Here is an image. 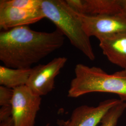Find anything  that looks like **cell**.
<instances>
[{
  "label": "cell",
  "instance_id": "9a60e30c",
  "mask_svg": "<svg viewBox=\"0 0 126 126\" xmlns=\"http://www.w3.org/2000/svg\"><path fill=\"white\" fill-rule=\"evenodd\" d=\"M12 116L11 106L0 107V122L4 121Z\"/></svg>",
  "mask_w": 126,
  "mask_h": 126
},
{
  "label": "cell",
  "instance_id": "ac0fdd59",
  "mask_svg": "<svg viewBox=\"0 0 126 126\" xmlns=\"http://www.w3.org/2000/svg\"><path fill=\"white\" fill-rule=\"evenodd\" d=\"M120 72L122 75L126 77V67L123 70H122V71H120Z\"/></svg>",
  "mask_w": 126,
  "mask_h": 126
},
{
  "label": "cell",
  "instance_id": "e0dca14e",
  "mask_svg": "<svg viewBox=\"0 0 126 126\" xmlns=\"http://www.w3.org/2000/svg\"><path fill=\"white\" fill-rule=\"evenodd\" d=\"M121 4L123 12L126 14V0H121Z\"/></svg>",
  "mask_w": 126,
  "mask_h": 126
},
{
  "label": "cell",
  "instance_id": "9c48e42d",
  "mask_svg": "<svg viewBox=\"0 0 126 126\" xmlns=\"http://www.w3.org/2000/svg\"><path fill=\"white\" fill-rule=\"evenodd\" d=\"M75 11L86 16L113 15L124 13L121 0H66Z\"/></svg>",
  "mask_w": 126,
  "mask_h": 126
},
{
  "label": "cell",
  "instance_id": "277c9868",
  "mask_svg": "<svg viewBox=\"0 0 126 126\" xmlns=\"http://www.w3.org/2000/svg\"><path fill=\"white\" fill-rule=\"evenodd\" d=\"M41 99L26 85L14 89L11 107L14 126H35Z\"/></svg>",
  "mask_w": 126,
  "mask_h": 126
},
{
  "label": "cell",
  "instance_id": "5b68a950",
  "mask_svg": "<svg viewBox=\"0 0 126 126\" xmlns=\"http://www.w3.org/2000/svg\"><path fill=\"white\" fill-rule=\"evenodd\" d=\"M84 30L90 37L98 40L126 31V14L86 16L79 14Z\"/></svg>",
  "mask_w": 126,
  "mask_h": 126
},
{
  "label": "cell",
  "instance_id": "5bb4252c",
  "mask_svg": "<svg viewBox=\"0 0 126 126\" xmlns=\"http://www.w3.org/2000/svg\"><path fill=\"white\" fill-rule=\"evenodd\" d=\"M13 97V89L0 86V107L11 106Z\"/></svg>",
  "mask_w": 126,
  "mask_h": 126
},
{
  "label": "cell",
  "instance_id": "ba28073f",
  "mask_svg": "<svg viewBox=\"0 0 126 126\" xmlns=\"http://www.w3.org/2000/svg\"><path fill=\"white\" fill-rule=\"evenodd\" d=\"M44 18L41 9L28 10L0 5V28L3 31L28 26Z\"/></svg>",
  "mask_w": 126,
  "mask_h": 126
},
{
  "label": "cell",
  "instance_id": "2e32d148",
  "mask_svg": "<svg viewBox=\"0 0 126 126\" xmlns=\"http://www.w3.org/2000/svg\"><path fill=\"white\" fill-rule=\"evenodd\" d=\"M0 122V126H14L13 120L12 116Z\"/></svg>",
  "mask_w": 126,
  "mask_h": 126
},
{
  "label": "cell",
  "instance_id": "52a82bcc",
  "mask_svg": "<svg viewBox=\"0 0 126 126\" xmlns=\"http://www.w3.org/2000/svg\"><path fill=\"white\" fill-rule=\"evenodd\" d=\"M121 101L111 99L100 102L97 107H78L73 111L68 120L59 121V123L61 126H97L108 111Z\"/></svg>",
  "mask_w": 126,
  "mask_h": 126
},
{
  "label": "cell",
  "instance_id": "30bf717a",
  "mask_svg": "<svg viewBox=\"0 0 126 126\" xmlns=\"http://www.w3.org/2000/svg\"><path fill=\"white\" fill-rule=\"evenodd\" d=\"M99 47L108 60L118 66L126 67V31L99 40Z\"/></svg>",
  "mask_w": 126,
  "mask_h": 126
},
{
  "label": "cell",
  "instance_id": "8992f818",
  "mask_svg": "<svg viewBox=\"0 0 126 126\" xmlns=\"http://www.w3.org/2000/svg\"><path fill=\"white\" fill-rule=\"evenodd\" d=\"M67 61L65 57H58L45 64L32 68L26 86L38 96L48 94L54 89L55 79Z\"/></svg>",
  "mask_w": 126,
  "mask_h": 126
},
{
  "label": "cell",
  "instance_id": "8fae6325",
  "mask_svg": "<svg viewBox=\"0 0 126 126\" xmlns=\"http://www.w3.org/2000/svg\"><path fill=\"white\" fill-rule=\"evenodd\" d=\"M30 69H15L0 66V86L14 89L26 85L32 72Z\"/></svg>",
  "mask_w": 126,
  "mask_h": 126
},
{
  "label": "cell",
  "instance_id": "3957f363",
  "mask_svg": "<svg viewBox=\"0 0 126 126\" xmlns=\"http://www.w3.org/2000/svg\"><path fill=\"white\" fill-rule=\"evenodd\" d=\"M75 77L71 82L68 96L78 98L90 93H108L118 95L126 102V77L117 72L112 74L100 68L82 63L75 68Z\"/></svg>",
  "mask_w": 126,
  "mask_h": 126
},
{
  "label": "cell",
  "instance_id": "6da1fadb",
  "mask_svg": "<svg viewBox=\"0 0 126 126\" xmlns=\"http://www.w3.org/2000/svg\"><path fill=\"white\" fill-rule=\"evenodd\" d=\"M64 37L58 30L37 32L28 26L14 28L0 33V60L4 65L30 69L63 46Z\"/></svg>",
  "mask_w": 126,
  "mask_h": 126
},
{
  "label": "cell",
  "instance_id": "7a4b0ae2",
  "mask_svg": "<svg viewBox=\"0 0 126 126\" xmlns=\"http://www.w3.org/2000/svg\"><path fill=\"white\" fill-rule=\"evenodd\" d=\"M41 9L45 18L54 23L57 30L91 60L95 56L90 40L84 30L79 14L63 0H42Z\"/></svg>",
  "mask_w": 126,
  "mask_h": 126
},
{
  "label": "cell",
  "instance_id": "7c38bea8",
  "mask_svg": "<svg viewBox=\"0 0 126 126\" xmlns=\"http://www.w3.org/2000/svg\"><path fill=\"white\" fill-rule=\"evenodd\" d=\"M126 109V102L122 100L111 108L105 115L99 126H116L119 119Z\"/></svg>",
  "mask_w": 126,
  "mask_h": 126
},
{
  "label": "cell",
  "instance_id": "4fadbf2b",
  "mask_svg": "<svg viewBox=\"0 0 126 126\" xmlns=\"http://www.w3.org/2000/svg\"><path fill=\"white\" fill-rule=\"evenodd\" d=\"M42 0H0V5L9 6L21 9H41Z\"/></svg>",
  "mask_w": 126,
  "mask_h": 126
}]
</instances>
